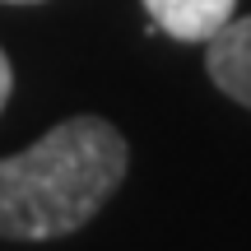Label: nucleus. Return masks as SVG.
I'll use <instances>...</instances> for the list:
<instances>
[{
  "mask_svg": "<svg viewBox=\"0 0 251 251\" xmlns=\"http://www.w3.org/2000/svg\"><path fill=\"white\" fill-rule=\"evenodd\" d=\"M130 168L126 135L102 117H70L33 149L0 158V237H70L117 196Z\"/></svg>",
  "mask_w": 251,
  "mask_h": 251,
  "instance_id": "1",
  "label": "nucleus"
},
{
  "mask_svg": "<svg viewBox=\"0 0 251 251\" xmlns=\"http://www.w3.org/2000/svg\"><path fill=\"white\" fill-rule=\"evenodd\" d=\"M205 70L233 102L251 107V14L228 19L214 37H205Z\"/></svg>",
  "mask_w": 251,
  "mask_h": 251,
  "instance_id": "2",
  "label": "nucleus"
},
{
  "mask_svg": "<svg viewBox=\"0 0 251 251\" xmlns=\"http://www.w3.org/2000/svg\"><path fill=\"white\" fill-rule=\"evenodd\" d=\"M153 28L177 42H205L237 14V0H144Z\"/></svg>",
  "mask_w": 251,
  "mask_h": 251,
  "instance_id": "3",
  "label": "nucleus"
},
{
  "mask_svg": "<svg viewBox=\"0 0 251 251\" xmlns=\"http://www.w3.org/2000/svg\"><path fill=\"white\" fill-rule=\"evenodd\" d=\"M9 93H14V65H9V56H5V47H0V112H5V102H9Z\"/></svg>",
  "mask_w": 251,
  "mask_h": 251,
  "instance_id": "4",
  "label": "nucleus"
},
{
  "mask_svg": "<svg viewBox=\"0 0 251 251\" xmlns=\"http://www.w3.org/2000/svg\"><path fill=\"white\" fill-rule=\"evenodd\" d=\"M0 5H37V0H0Z\"/></svg>",
  "mask_w": 251,
  "mask_h": 251,
  "instance_id": "5",
  "label": "nucleus"
}]
</instances>
